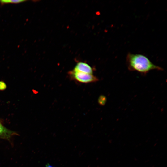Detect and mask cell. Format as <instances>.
Returning <instances> with one entry per match:
<instances>
[{
	"mask_svg": "<svg viewBox=\"0 0 167 167\" xmlns=\"http://www.w3.org/2000/svg\"><path fill=\"white\" fill-rule=\"evenodd\" d=\"M128 69L131 71H136L145 75L153 70L162 71L161 67L154 64L147 57L142 54L128 53L126 58Z\"/></svg>",
	"mask_w": 167,
	"mask_h": 167,
	"instance_id": "1",
	"label": "cell"
},
{
	"mask_svg": "<svg viewBox=\"0 0 167 167\" xmlns=\"http://www.w3.org/2000/svg\"><path fill=\"white\" fill-rule=\"evenodd\" d=\"M68 74L71 79L81 83H91L98 80V78L92 74L85 73L73 70L69 71Z\"/></svg>",
	"mask_w": 167,
	"mask_h": 167,
	"instance_id": "2",
	"label": "cell"
},
{
	"mask_svg": "<svg viewBox=\"0 0 167 167\" xmlns=\"http://www.w3.org/2000/svg\"><path fill=\"white\" fill-rule=\"evenodd\" d=\"M73 70L88 74H92L93 73V69L90 65L81 62H78Z\"/></svg>",
	"mask_w": 167,
	"mask_h": 167,
	"instance_id": "3",
	"label": "cell"
},
{
	"mask_svg": "<svg viewBox=\"0 0 167 167\" xmlns=\"http://www.w3.org/2000/svg\"><path fill=\"white\" fill-rule=\"evenodd\" d=\"M15 133L4 127L0 123V138L9 139Z\"/></svg>",
	"mask_w": 167,
	"mask_h": 167,
	"instance_id": "4",
	"label": "cell"
},
{
	"mask_svg": "<svg viewBox=\"0 0 167 167\" xmlns=\"http://www.w3.org/2000/svg\"><path fill=\"white\" fill-rule=\"evenodd\" d=\"M27 1L24 0H0V4L1 5L7 4H17Z\"/></svg>",
	"mask_w": 167,
	"mask_h": 167,
	"instance_id": "5",
	"label": "cell"
},
{
	"mask_svg": "<svg viewBox=\"0 0 167 167\" xmlns=\"http://www.w3.org/2000/svg\"><path fill=\"white\" fill-rule=\"evenodd\" d=\"M106 99L104 96H101L98 100V103L101 105H103L105 103Z\"/></svg>",
	"mask_w": 167,
	"mask_h": 167,
	"instance_id": "6",
	"label": "cell"
},
{
	"mask_svg": "<svg viewBox=\"0 0 167 167\" xmlns=\"http://www.w3.org/2000/svg\"><path fill=\"white\" fill-rule=\"evenodd\" d=\"M6 88V84L2 81H0V90H3Z\"/></svg>",
	"mask_w": 167,
	"mask_h": 167,
	"instance_id": "7",
	"label": "cell"
},
{
	"mask_svg": "<svg viewBox=\"0 0 167 167\" xmlns=\"http://www.w3.org/2000/svg\"><path fill=\"white\" fill-rule=\"evenodd\" d=\"M45 167H54L50 165L49 164H47L46 165Z\"/></svg>",
	"mask_w": 167,
	"mask_h": 167,
	"instance_id": "8",
	"label": "cell"
}]
</instances>
